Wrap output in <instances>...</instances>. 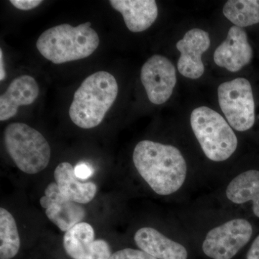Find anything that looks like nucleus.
I'll return each instance as SVG.
<instances>
[{
    "mask_svg": "<svg viewBox=\"0 0 259 259\" xmlns=\"http://www.w3.org/2000/svg\"><path fill=\"white\" fill-rule=\"evenodd\" d=\"M133 161L139 175L156 194L170 195L185 183L187 162L175 146L155 141H140L134 148Z\"/></svg>",
    "mask_w": 259,
    "mask_h": 259,
    "instance_id": "1",
    "label": "nucleus"
},
{
    "mask_svg": "<svg viewBox=\"0 0 259 259\" xmlns=\"http://www.w3.org/2000/svg\"><path fill=\"white\" fill-rule=\"evenodd\" d=\"M118 94L115 78L107 71L89 76L75 92L69 109L71 121L83 129L101 124Z\"/></svg>",
    "mask_w": 259,
    "mask_h": 259,
    "instance_id": "2",
    "label": "nucleus"
},
{
    "mask_svg": "<svg viewBox=\"0 0 259 259\" xmlns=\"http://www.w3.org/2000/svg\"><path fill=\"white\" fill-rule=\"evenodd\" d=\"M91 25L90 22L76 27L61 24L48 29L37 39V50L55 64L85 59L100 44L98 34Z\"/></svg>",
    "mask_w": 259,
    "mask_h": 259,
    "instance_id": "3",
    "label": "nucleus"
},
{
    "mask_svg": "<svg viewBox=\"0 0 259 259\" xmlns=\"http://www.w3.org/2000/svg\"><path fill=\"white\" fill-rule=\"evenodd\" d=\"M190 125L206 157L214 162L226 161L238 148V139L226 118L210 107L192 110Z\"/></svg>",
    "mask_w": 259,
    "mask_h": 259,
    "instance_id": "4",
    "label": "nucleus"
},
{
    "mask_svg": "<svg viewBox=\"0 0 259 259\" xmlns=\"http://www.w3.org/2000/svg\"><path fill=\"white\" fill-rule=\"evenodd\" d=\"M4 140L10 158L24 173L35 175L49 165L50 146L37 130L21 122L11 123L5 130Z\"/></svg>",
    "mask_w": 259,
    "mask_h": 259,
    "instance_id": "5",
    "label": "nucleus"
},
{
    "mask_svg": "<svg viewBox=\"0 0 259 259\" xmlns=\"http://www.w3.org/2000/svg\"><path fill=\"white\" fill-rule=\"evenodd\" d=\"M218 103L232 128L239 132L254 125L255 102L248 79L236 78L221 83L218 88Z\"/></svg>",
    "mask_w": 259,
    "mask_h": 259,
    "instance_id": "6",
    "label": "nucleus"
},
{
    "mask_svg": "<svg viewBox=\"0 0 259 259\" xmlns=\"http://www.w3.org/2000/svg\"><path fill=\"white\" fill-rule=\"evenodd\" d=\"M252 234L253 228L248 221L231 220L208 232L202 250L212 259H231L249 242Z\"/></svg>",
    "mask_w": 259,
    "mask_h": 259,
    "instance_id": "7",
    "label": "nucleus"
},
{
    "mask_svg": "<svg viewBox=\"0 0 259 259\" xmlns=\"http://www.w3.org/2000/svg\"><path fill=\"white\" fill-rule=\"evenodd\" d=\"M141 80L149 101L163 105L169 100L176 87V67L166 56L156 54L143 65Z\"/></svg>",
    "mask_w": 259,
    "mask_h": 259,
    "instance_id": "8",
    "label": "nucleus"
},
{
    "mask_svg": "<svg viewBox=\"0 0 259 259\" xmlns=\"http://www.w3.org/2000/svg\"><path fill=\"white\" fill-rule=\"evenodd\" d=\"M208 32L200 28H192L177 42L180 56L177 62V69L182 76L190 79L202 77L204 73L202 55L210 47Z\"/></svg>",
    "mask_w": 259,
    "mask_h": 259,
    "instance_id": "9",
    "label": "nucleus"
},
{
    "mask_svg": "<svg viewBox=\"0 0 259 259\" xmlns=\"http://www.w3.org/2000/svg\"><path fill=\"white\" fill-rule=\"evenodd\" d=\"M47 218L61 231L67 232L81 223L86 212L82 204L68 199L61 193L56 182H51L40 199Z\"/></svg>",
    "mask_w": 259,
    "mask_h": 259,
    "instance_id": "10",
    "label": "nucleus"
},
{
    "mask_svg": "<svg viewBox=\"0 0 259 259\" xmlns=\"http://www.w3.org/2000/svg\"><path fill=\"white\" fill-rule=\"evenodd\" d=\"M253 54L244 29L233 25L228 30L226 38L216 48L213 59L219 67L230 72H238L250 64Z\"/></svg>",
    "mask_w": 259,
    "mask_h": 259,
    "instance_id": "11",
    "label": "nucleus"
},
{
    "mask_svg": "<svg viewBox=\"0 0 259 259\" xmlns=\"http://www.w3.org/2000/svg\"><path fill=\"white\" fill-rule=\"evenodd\" d=\"M63 243L73 259H110L112 255L108 243L95 240L94 228L88 223H80L66 232Z\"/></svg>",
    "mask_w": 259,
    "mask_h": 259,
    "instance_id": "12",
    "label": "nucleus"
},
{
    "mask_svg": "<svg viewBox=\"0 0 259 259\" xmlns=\"http://www.w3.org/2000/svg\"><path fill=\"white\" fill-rule=\"evenodd\" d=\"M38 95V84L32 76L23 75L13 80L0 97V120L14 117L19 107L31 105Z\"/></svg>",
    "mask_w": 259,
    "mask_h": 259,
    "instance_id": "13",
    "label": "nucleus"
},
{
    "mask_svg": "<svg viewBox=\"0 0 259 259\" xmlns=\"http://www.w3.org/2000/svg\"><path fill=\"white\" fill-rule=\"evenodd\" d=\"M110 3L121 13L127 29L133 32L145 31L158 18V5L154 0H110Z\"/></svg>",
    "mask_w": 259,
    "mask_h": 259,
    "instance_id": "14",
    "label": "nucleus"
},
{
    "mask_svg": "<svg viewBox=\"0 0 259 259\" xmlns=\"http://www.w3.org/2000/svg\"><path fill=\"white\" fill-rule=\"evenodd\" d=\"M136 245L141 250L157 259H187L185 247L163 236L152 228H142L134 236Z\"/></svg>",
    "mask_w": 259,
    "mask_h": 259,
    "instance_id": "15",
    "label": "nucleus"
},
{
    "mask_svg": "<svg viewBox=\"0 0 259 259\" xmlns=\"http://www.w3.org/2000/svg\"><path fill=\"white\" fill-rule=\"evenodd\" d=\"M54 178L61 193L79 204L91 202L97 193V185L92 182L79 181L75 168L68 162L59 163L54 171Z\"/></svg>",
    "mask_w": 259,
    "mask_h": 259,
    "instance_id": "16",
    "label": "nucleus"
},
{
    "mask_svg": "<svg viewBox=\"0 0 259 259\" xmlns=\"http://www.w3.org/2000/svg\"><path fill=\"white\" fill-rule=\"evenodd\" d=\"M226 196L235 204L253 202V212L259 218V171L248 170L235 177L227 187Z\"/></svg>",
    "mask_w": 259,
    "mask_h": 259,
    "instance_id": "17",
    "label": "nucleus"
},
{
    "mask_svg": "<svg viewBox=\"0 0 259 259\" xmlns=\"http://www.w3.org/2000/svg\"><path fill=\"white\" fill-rule=\"evenodd\" d=\"M223 14L240 28L259 23V0H229L223 8Z\"/></svg>",
    "mask_w": 259,
    "mask_h": 259,
    "instance_id": "18",
    "label": "nucleus"
},
{
    "mask_svg": "<svg viewBox=\"0 0 259 259\" xmlns=\"http://www.w3.org/2000/svg\"><path fill=\"white\" fill-rule=\"evenodd\" d=\"M20 238L15 218L6 209L0 208V258L11 259L18 254Z\"/></svg>",
    "mask_w": 259,
    "mask_h": 259,
    "instance_id": "19",
    "label": "nucleus"
},
{
    "mask_svg": "<svg viewBox=\"0 0 259 259\" xmlns=\"http://www.w3.org/2000/svg\"><path fill=\"white\" fill-rule=\"evenodd\" d=\"M110 259H157L144 250L125 248L112 253Z\"/></svg>",
    "mask_w": 259,
    "mask_h": 259,
    "instance_id": "20",
    "label": "nucleus"
},
{
    "mask_svg": "<svg viewBox=\"0 0 259 259\" xmlns=\"http://www.w3.org/2000/svg\"><path fill=\"white\" fill-rule=\"evenodd\" d=\"M15 8L20 10H30L37 8L41 3L42 0H10Z\"/></svg>",
    "mask_w": 259,
    "mask_h": 259,
    "instance_id": "21",
    "label": "nucleus"
},
{
    "mask_svg": "<svg viewBox=\"0 0 259 259\" xmlns=\"http://www.w3.org/2000/svg\"><path fill=\"white\" fill-rule=\"evenodd\" d=\"M75 173L78 178L83 180V179H87L91 176L93 170L86 163H80L75 167Z\"/></svg>",
    "mask_w": 259,
    "mask_h": 259,
    "instance_id": "22",
    "label": "nucleus"
},
{
    "mask_svg": "<svg viewBox=\"0 0 259 259\" xmlns=\"http://www.w3.org/2000/svg\"><path fill=\"white\" fill-rule=\"evenodd\" d=\"M247 259H259V236L255 238L252 243L247 254Z\"/></svg>",
    "mask_w": 259,
    "mask_h": 259,
    "instance_id": "23",
    "label": "nucleus"
},
{
    "mask_svg": "<svg viewBox=\"0 0 259 259\" xmlns=\"http://www.w3.org/2000/svg\"><path fill=\"white\" fill-rule=\"evenodd\" d=\"M5 78L4 61H3V49H0V81H3Z\"/></svg>",
    "mask_w": 259,
    "mask_h": 259,
    "instance_id": "24",
    "label": "nucleus"
}]
</instances>
